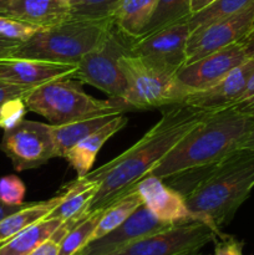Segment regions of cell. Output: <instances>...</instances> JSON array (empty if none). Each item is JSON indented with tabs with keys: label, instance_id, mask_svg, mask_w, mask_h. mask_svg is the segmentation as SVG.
Listing matches in <instances>:
<instances>
[{
	"label": "cell",
	"instance_id": "obj_31",
	"mask_svg": "<svg viewBox=\"0 0 254 255\" xmlns=\"http://www.w3.org/2000/svg\"><path fill=\"white\" fill-rule=\"evenodd\" d=\"M27 112L24 99H12L0 106V128L10 129L24 120Z\"/></svg>",
	"mask_w": 254,
	"mask_h": 255
},
{
	"label": "cell",
	"instance_id": "obj_12",
	"mask_svg": "<svg viewBox=\"0 0 254 255\" xmlns=\"http://www.w3.org/2000/svg\"><path fill=\"white\" fill-rule=\"evenodd\" d=\"M247 60L246 51L238 41L186 64L177 72L176 77L191 92L201 91L223 80L232 70Z\"/></svg>",
	"mask_w": 254,
	"mask_h": 255
},
{
	"label": "cell",
	"instance_id": "obj_20",
	"mask_svg": "<svg viewBox=\"0 0 254 255\" xmlns=\"http://www.w3.org/2000/svg\"><path fill=\"white\" fill-rule=\"evenodd\" d=\"M157 1L158 0H122L112 12L116 29L132 41L141 37L153 16Z\"/></svg>",
	"mask_w": 254,
	"mask_h": 255
},
{
	"label": "cell",
	"instance_id": "obj_8",
	"mask_svg": "<svg viewBox=\"0 0 254 255\" xmlns=\"http://www.w3.org/2000/svg\"><path fill=\"white\" fill-rule=\"evenodd\" d=\"M218 233L201 221L176 224L143 237L110 255H186L216 242Z\"/></svg>",
	"mask_w": 254,
	"mask_h": 255
},
{
	"label": "cell",
	"instance_id": "obj_29",
	"mask_svg": "<svg viewBox=\"0 0 254 255\" xmlns=\"http://www.w3.org/2000/svg\"><path fill=\"white\" fill-rule=\"evenodd\" d=\"M40 29L42 27L7 15H0V36L11 41L22 44L34 36Z\"/></svg>",
	"mask_w": 254,
	"mask_h": 255
},
{
	"label": "cell",
	"instance_id": "obj_42",
	"mask_svg": "<svg viewBox=\"0 0 254 255\" xmlns=\"http://www.w3.org/2000/svg\"><path fill=\"white\" fill-rule=\"evenodd\" d=\"M5 2L6 0H0V15L4 14V7H5Z\"/></svg>",
	"mask_w": 254,
	"mask_h": 255
},
{
	"label": "cell",
	"instance_id": "obj_30",
	"mask_svg": "<svg viewBox=\"0 0 254 255\" xmlns=\"http://www.w3.org/2000/svg\"><path fill=\"white\" fill-rule=\"evenodd\" d=\"M26 187L24 182L15 174L0 178V199L10 206H20L24 203Z\"/></svg>",
	"mask_w": 254,
	"mask_h": 255
},
{
	"label": "cell",
	"instance_id": "obj_41",
	"mask_svg": "<svg viewBox=\"0 0 254 255\" xmlns=\"http://www.w3.org/2000/svg\"><path fill=\"white\" fill-rule=\"evenodd\" d=\"M254 96V75L252 76V79L249 80L248 82V86H247L246 91H244L243 96H242L241 100H246V99H249V97H253ZM239 100V101H241Z\"/></svg>",
	"mask_w": 254,
	"mask_h": 255
},
{
	"label": "cell",
	"instance_id": "obj_40",
	"mask_svg": "<svg viewBox=\"0 0 254 255\" xmlns=\"http://www.w3.org/2000/svg\"><path fill=\"white\" fill-rule=\"evenodd\" d=\"M239 148H247V149H254V125L252 127L251 131L248 132L244 139L242 141Z\"/></svg>",
	"mask_w": 254,
	"mask_h": 255
},
{
	"label": "cell",
	"instance_id": "obj_15",
	"mask_svg": "<svg viewBox=\"0 0 254 255\" xmlns=\"http://www.w3.org/2000/svg\"><path fill=\"white\" fill-rule=\"evenodd\" d=\"M253 75L254 60L248 59L213 86L189 94L182 104L204 111H219L233 106L242 99Z\"/></svg>",
	"mask_w": 254,
	"mask_h": 255
},
{
	"label": "cell",
	"instance_id": "obj_38",
	"mask_svg": "<svg viewBox=\"0 0 254 255\" xmlns=\"http://www.w3.org/2000/svg\"><path fill=\"white\" fill-rule=\"evenodd\" d=\"M25 204L26 203H22V204H20V206H10V204L4 203V202L0 199V222H1L2 219L6 218L7 216H10V214L14 213V212L19 211V209L22 208Z\"/></svg>",
	"mask_w": 254,
	"mask_h": 255
},
{
	"label": "cell",
	"instance_id": "obj_9",
	"mask_svg": "<svg viewBox=\"0 0 254 255\" xmlns=\"http://www.w3.org/2000/svg\"><path fill=\"white\" fill-rule=\"evenodd\" d=\"M0 149L17 172L35 169L57 157L51 125L30 120L5 129Z\"/></svg>",
	"mask_w": 254,
	"mask_h": 255
},
{
	"label": "cell",
	"instance_id": "obj_14",
	"mask_svg": "<svg viewBox=\"0 0 254 255\" xmlns=\"http://www.w3.org/2000/svg\"><path fill=\"white\" fill-rule=\"evenodd\" d=\"M134 191L157 219L169 226L197 221L186 203V198L179 191L169 187L163 179L146 176L131 189Z\"/></svg>",
	"mask_w": 254,
	"mask_h": 255
},
{
	"label": "cell",
	"instance_id": "obj_33",
	"mask_svg": "<svg viewBox=\"0 0 254 255\" xmlns=\"http://www.w3.org/2000/svg\"><path fill=\"white\" fill-rule=\"evenodd\" d=\"M32 89L0 80V106L12 99H24Z\"/></svg>",
	"mask_w": 254,
	"mask_h": 255
},
{
	"label": "cell",
	"instance_id": "obj_36",
	"mask_svg": "<svg viewBox=\"0 0 254 255\" xmlns=\"http://www.w3.org/2000/svg\"><path fill=\"white\" fill-rule=\"evenodd\" d=\"M239 42L243 46L247 57L254 60V29H252Z\"/></svg>",
	"mask_w": 254,
	"mask_h": 255
},
{
	"label": "cell",
	"instance_id": "obj_4",
	"mask_svg": "<svg viewBox=\"0 0 254 255\" xmlns=\"http://www.w3.org/2000/svg\"><path fill=\"white\" fill-rule=\"evenodd\" d=\"M114 27L112 17H72L52 26L42 27L20 44L12 57L77 65L82 57L99 46Z\"/></svg>",
	"mask_w": 254,
	"mask_h": 255
},
{
	"label": "cell",
	"instance_id": "obj_35",
	"mask_svg": "<svg viewBox=\"0 0 254 255\" xmlns=\"http://www.w3.org/2000/svg\"><path fill=\"white\" fill-rule=\"evenodd\" d=\"M19 46L20 42L11 41V40H7L5 37L0 36V59L12 56V54L16 51V49Z\"/></svg>",
	"mask_w": 254,
	"mask_h": 255
},
{
	"label": "cell",
	"instance_id": "obj_23",
	"mask_svg": "<svg viewBox=\"0 0 254 255\" xmlns=\"http://www.w3.org/2000/svg\"><path fill=\"white\" fill-rule=\"evenodd\" d=\"M119 115V114H117ZM116 115H105V116L91 117V119L80 120L65 125H51V133L54 137L57 157L64 158L65 154L75 146L94 133L99 128L107 124Z\"/></svg>",
	"mask_w": 254,
	"mask_h": 255
},
{
	"label": "cell",
	"instance_id": "obj_10",
	"mask_svg": "<svg viewBox=\"0 0 254 255\" xmlns=\"http://www.w3.org/2000/svg\"><path fill=\"white\" fill-rule=\"evenodd\" d=\"M189 35L188 20H181L133 40L129 46V54L141 57L167 74L176 75L187 62Z\"/></svg>",
	"mask_w": 254,
	"mask_h": 255
},
{
	"label": "cell",
	"instance_id": "obj_25",
	"mask_svg": "<svg viewBox=\"0 0 254 255\" xmlns=\"http://www.w3.org/2000/svg\"><path fill=\"white\" fill-rule=\"evenodd\" d=\"M104 209H97L87 214L84 219L72 227L59 242V255H75L89 242H91Z\"/></svg>",
	"mask_w": 254,
	"mask_h": 255
},
{
	"label": "cell",
	"instance_id": "obj_45",
	"mask_svg": "<svg viewBox=\"0 0 254 255\" xmlns=\"http://www.w3.org/2000/svg\"><path fill=\"white\" fill-rule=\"evenodd\" d=\"M196 255H202V254H198V253H197V254H196Z\"/></svg>",
	"mask_w": 254,
	"mask_h": 255
},
{
	"label": "cell",
	"instance_id": "obj_34",
	"mask_svg": "<svg viewBox=\"0 0 254 255\" xmlns=\"http://www.w3.org/2000/svg\"><path fill=\"white\" fill-rule=\"evenodd\" d=\"M29 255H59V243L52 238H50L45 241L42 244H40Z\"/></svg>",
	"mask_w": 254,
	"mask_h": 255
},
{
	"label": "cell",
	"instance_id": "obj_22",
	"mask_svg": "<svg viewBox=\"0 0 254 255\" xmlns=\"http://www.w3.org/2000/svg\"><path fill=\"white\" fill-rule=\"evenodd\" d=\"M61 223L59 219L45 218L27 227L9 241L0 244V255H29L40 244L51 238Z\"/></svg>",
	"mask_w": 254,
	"mask_h": 255
},
{
	"label": "cell",
	"instance_id": "obj_43",
	"mask_svg": "<svg viewBox=\"0 0 254 255\" xmlns=\"http://www.w3.org/2000/svg\"><path fill=\"white\" fill-rule=\"evenodd\" d=\"M77 1H79V0H70V2H71V6H72V5H74V4H76Z\"/></svg>",
	"mask_w": 254,
	"mask_h": 255
},
{
	"label": "cell",
	"instance_id": "obj_5",
	"mask_svg": "<svg viewBox=\"0 0 254 255\" xmlns=\"http://www.w3.org/2000/svg\"><path fill=\"white\" fill-rule=\"evenodd\" d=\"M27 111L52 125H65L91 117L122 114L128 110L119 100H97L82 90L79 80L62 77L32 89L24 97Z\"/></svg>",
	"mask_w": 254,
	"mask_h": 255
},
{
	"label": "cell",
	"instance_id": "obj_16",
	"mask_svg": "<svg viewBox=\"0 0 254 255\" xmlns=\"http://www.w3.org/2000/svg\"><path fill=\"white\" fill-rule=\"evenodd\" d=\"M75 71L76 65L12 56L0 59V80L30 89L62 77H71Z\"/></svg>",
	"mask_w": 254,
	"mask_h": 255
},
{
	"label": "cell",
	"instance_id": "obj_18",
	"mask_svg": "<svg viewBox=\"0 0 254 255\" xmlns=\"http://www.w3.org/2000/svg\"><path fill=\"white\" fill-rule=\"evenodd\" d=\"M70 14V0H6L2 15L47 27L69 19Z\"/></svg>",
	"mask_w": 254,
	"mask_h": 255
},
{
	"label": "cell",
	"instance_id": "obj_27",
	"mask_svg": "<svg viewBox=\"0 0 254 255\" xmlns=\"http://www.w3.org/2000/svg\"><path fill=\"white\" fill-rule=\"evenodd\" d=\"M191 0H158L151 21L142 36L152 34L159 29L191 16ZM141 36V37H142Z\"/></svg>",
	"mask_w": 254,
	"mask_h": 255
},
{
	"label": "cell",
	"instance_id": "obj_37",
	"mask_svg": "<svg viewBox=\"0 0 254 255\" xmlns=\"http://www.w3.org/2000/svg\"><path fill=\"white\" fill-rule=\"evenodd\" d=\"M233 107L238 110V111L243 112V114L254 116V96L246 100H241L237 104H234Z\"/></svg>",
	"mask_w": 254,
	"mask_h": 255
},
{
	"label": "cell",
	"instance_id": "obj_28",
	"mask_svg": "<svg viewBox=\"0 0 254 255\" xmlns=\"http://www.w3.org/2000/svg\"><path fill=\"white\" fill-rule=\"evenodd\" d=\"M122 0H79L71 6L72 17L104 19L112 17V12Z\"/></svg>",
	"mask_w": 254,
	"mask_h": 255
},
{
	"label": "cell",
	"instance_id": "obj_39",
	"mask_svg": "<svg viewBox=\"0 0 254 255\" xmlns=\"http://www.w3.org/2000/svg\"><path fill=\"white\" fill-rule=\"evenodd\" d=\"M216 0H191V15L194 14V12H198L199 10L204 9L206 6H208L209 4H212Z\"/></svg>",
	"mask_w": 254,
	"mask_h": 255
},
{
	"label": "cell",
	"instance_id": "obj_46",
	"mask_svg": "<svg viewBox=\"0 0 254 255\" xmlns=\"http://www.w3.org/2000/svg\"><path fill=\"white\" fill-rule=\"evenodd\" d=\"M252 29H254V25H253V27H252Z\"/></svg>",
	"mask_w": 254,
	"mask_h": 255
},
{
	"label": "cell",
	"instance_id": "obj_32",
	"mask_svg": "<svg viewBox=\"0 0 254 255\" xmlns=\"http://www.w3.org/2000/svg\"><path fill=\"white\" fill-rule=\"evenodd\" d=\"M214 255H243V242L226 236L221 241H216Z\"/></svg>",
	"mask_w": 254,
	"mask_h": 255
},
{
	"label": "cell",
	"instance_id": "obj_7",
	"mask_svg": "<svg viewBox=\"0 0 254 255\" xmlns=\"http://www.w3.org/2000/svg\"><path fill=\"white\" fill-rule=\"evenodd\" d=\"M127 40L129 39L124 36L114 24L104 41L85 55L76 65L72 79L91 85L111 96V99L125 104L128 84L120 69L119 60L124 55L129 54L132 41L127 42Z\"/></svg>",
	"mask_w": 254,
	"mask_h": 255
},
{
	"label": "cell",
	"instance_id": "obj_6",
	"mask_svg": "<svg viewBox=\"0 0 254 255\" xmlns=\"http://www.w3.org/2000/svg\"><path fill=\"white\" fill-rule=\"evenodd\" d=\"M119 65L128 84L125 104L129 110L157 109L182 104L192 94L177 80L176 75L167 74L138 56L124 55L120 57Z\"/></svg>",
	"mask_w": 254,
	"mask_h": 255
},
{
	"label": "cell",
	"instance_id": "obj_3",
	"mask_svg": "<svg viewBox=\"0 0 254 255\" xmlns=\"http://www.w3.org/2000/svg\"><path fill=\"white\" fill-rule=\"evenodd\" d=\"M254 125V116L233 106L213 111L194 126L147 176L167 179L217 163L239 148Z\"/></svg>",
	"mask_w": 254,
	"mask_h": 255
},
{
	"label": "cell",
	"instance_id": "obj_17",
	"mask_svg": "<svg viewBox=\"0 0 254 255\" xmlns=\"http://www.w3.org/2000/svg\"><path fill=\"white\" fill-rule=\"evenodd\" d=\"M97 188H99L97 182H91L85 177H77L75 181L65 186L61 191V201L46 217L62 222L59 229L51 237L54 241L59 243L72 227L76 226L89 214L90 204L96 194Z\"/></svg>",
	"mask_w": 254,
	"mask_h": 255
},
{
	"label": "cell",
	"instance_id": "obj_1",
	"mask_svg": "<svg viewBox=\"0 0 254 255\" xmlns=\"http://www.w3.org/2000/svg\"><path fill=\"white\" fill-rule=\"evenodd\" d=\"M213 111L193 109L184 104L162 107V117L139 141L85 178L97 182L99 188L89 213L104 209L128 193L137 182L193 128Z\"/></svg>",
	"mask_w": 254,
	"mask_h": 255
},
{
	"label": "cell",
	"instance_id": "obj_2",
	"mask_svg": "<svg viewBox=\"0 0 254 255\" xmlns=\"http://www.w3.org/2000/svg\"><path fill=\"white\" fill-rule=\"evenodd\" d=\"M182 174L189 176L182 194L191 213L223 238L222 228L254 188V149L238 148L217 163Z\"/></svg>",
	"mask_w": 254,
	"mask_h": 255
},
{
	"label": "cell",
	"instance_id": "obj_24",
	"mask_svg": "<svg viewBox=\"0 0 254 255\" xmlns=\"http://www.w3.org/2000/svg\"><path fill=\"white\" fill-rule=\"evenodd\" d=\"M142 199L134 191H129L124 197L115 201L109 207L104 208L102 216L100 218L95 233L92 236L91 241L105 236L109 232L114 231L119 226H121L136 209L142 206Z\"/></svg>",
	"mask_w": 254,
	"mask_h": 255
},
{
	"label": "cell",
	"instance_id": "obj_11",
	"mask_svg": "<svg viewBox=\"0 0 254 255\" xmlns=\"http://www.w3.org/2000/svg\"><path fill=\"white\" fill-rule=\"evenodd\" d=\"M254 25V2L232 16L198 27L187 41V62L196 61L211 52L238 42Z\"/></svg>",
	"mask_w": 254,
	"mask_h": 255
},
{
	"label": "cell",
	"instance_id": "obj_44",
	"mask_svg": "<svg viewBox=\"0 0 254 255\" xmlns=\"http://www.w3.org/2000/svg\"><path fill=\"white\" fill-rule=\"evenodd\" d=\"M197 253H192V254H186V255H196Z\"/></svg>",
	"mask_w": 254,
	"mask_h": 255
},
{
	"label": "cell",
	"instance_id": "obj_21",
	"mask_svg": "<svg viewBox=\"0 0 254 255\" xmlns=\"http://www.w3.org/2000/svg\"><path fill=\"white\" fill-rule=\"evenodd\" d=\"M62 194L60 192L51 199L44 202L26 203L19 211L14 212L0 222V244L9 241L17 233L26 229L27 227L42 221L50 214V212L60 203Z\"/></svg>",
	"mask_w": 254,
	"mask_h": 255
},
{
	"label": "cell",
	"instance_id": "obj_13",
	"mask_svg": "<svg viewBox=\"0 0 254 255\" xmlns=\"http://www.w3.org/2000/svg\"><path fill=\"white\" fill-rule=\"evenodd\" d=\"M171 227L153 216L146 206L142 204L121 226L100 238L89 242L75 255H110L121 251L125 247L143 237Z\"/></svg>",
	"mask_w": 254,
	"mask_h": 255
},
{
	"label": "cell",
	"instance_id": "obj_26",
	"mask_svg": "<svg viewBox=\"0 0 254 255\" xmlns=\"http://www.w3.org/2000/svg\"><path fill=\"white\" fill-rule=\"evenodd\" d=\"M252 2H254V0H216L204 9L192 14L187 19L191 27V32L198 27L207 26V25L232 16L241 10L246 9Z\"/></svg>",
	"mask_w": 254,
	"mask_h": 255
},
{
	"label": "cell",
	"instance_id": "obj_19",
	"mask_svg": "<svg viewBox=\"0 0 254 255\" xmlns=\"http://www.w3.org/2000/svg\"><path fill=\"white\" fill-rule=\"evenodd\" d=\"M127 119L122 114L112 117L105 126L87 136L79 143L75 144L64 158L69 162L70 166L76 171L77 177L86 176L94 166L97 153L100 152L105 142L109 141L116 132L124 128L127 124Z\"/></svg>",
	"mask_w": 254,
	"mask_h": 255
}]
</instances>
